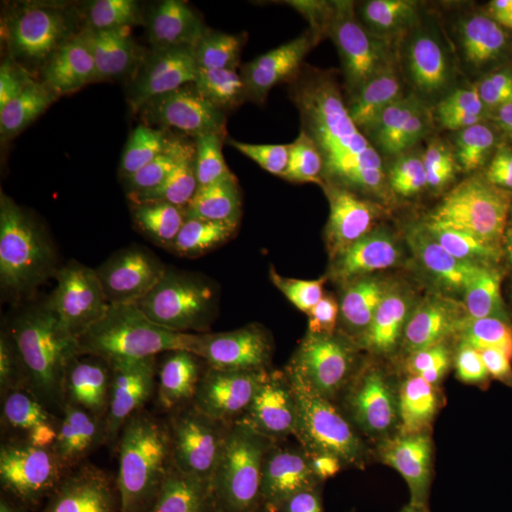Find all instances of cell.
<instances>
[{
  "label": "cell",
  "instance_id": "f546056e",
  "mask_svg": "<svg viewBox=\"0 0 512 512\" xmlns=\"http://www.w3.org/2000/svg\"><path fill=\"white\" fill-rule=\"evenodd\" d=\"M494 303V329L490 360L498 386L512 379V279L501 275L481 276Z\"/></svg>",
  "mask_w": 512,
  "mask_h": 512
},
{
  "label": "cell",
  "instance_id": "d4e9b609",
  "mask_svg": "<svg viewBox=\"0 0 512 512\" xmlns=\"http://www.w3.org/2000/svg\"><path fill=\"white\" fill-rule=\"evenodd\" d=\"M279 218L269 212H254L251 222L227 244L207 258L187 266L192 292L207 291L237 281L264 251Z\"/></svg>",
  "mask_w": 512,
  "mask_h": 512
},
{
  "label": "cell",
  "instance_id": "ba28073f",
  "mask_svg": "<svg viewBox=\"0 0 512 512\" xmlns=\"http://www.w3.org/2000/svg\"><path fill=\"white\" fill-rule=\"evenodd\" d=\"M296 107L291 72L234 74L202 123L198 158L210 164L228 147L292 124Z\"/></svg>",
  "mask_w": 512,
  "mask_h": 512
},
{
  "label": "cell",
  "instance_id": "7a4b0ae2",
  "mask_svg": "<svg viewBox=\"0 0 512 512\" xmlns=\"http://www.w3.org/2000/svg\"><path fill=\"white\" fill-rule=\"evenodd\" d=\"M436 146L450 168L453 195L473 214L485 265L512 279V141L497 111L460 104L439 120Z\"/></svg>",
  "mask_w": 512,
  "mask_h": 512
},
{
  "label": "cell",
  "instance_id": "e0dca14e",
  "mask_svg": "<svg viewBox=\"0 0 512 512\" xmlns=\"http://www.w3.org/2000/svg\"><path fill=\"white\" fill-rule=\"evenodd\" d=\"M200 332L212 352L229 365L255 373L274 342L279 312L248 303L200 306Z\"/></svg>",
  "mask_w": 512,
  "mask_h": 512
},
{
  "label": "cell",
  "instance_id": "74e56055",
  "mask_svg": "<svg viewBox=\"0 0 512 512\" xmlns=\"http://www.w3.org/2000/svg\"><path fill=\"white\" fill-rule=\"evenodd\" d=\"M511 470H512V457H511Z\"/></svg>",
  "mask_w": 512,
  "mask_h": 512
},
{
  "label": "cell",
  "instance_id": "30bf717a",
  "mask_svg": "<svg viewBox=\"0 0 512 512\" xmlns=\"http://www.w3.org/2000/svg\"><path fill=\"white\" fill-rule=\"evenodd\" d=\"M100 30L74 12L40 13L19 33L15 66L20 79L47 92H64L100 62Z\"/></svg>",
  "mask_w": 512,
  "mask_h": 512
},
{
  "label": "cell",
  "instance_id": "ac0fdd59",
  "mask_svg": "<svg viewBox=\"0 0 512 512\" xmlns=\"http://www.w3.org/2000/svg\"><path fill=\"white\" fill-rule=\"evenodd\" d=\"M82 143L69 127L47 123L0 167L3 204L18 205L42 190L79 154Z\"/></svg>",
  "mask_w": 512,
  "mask_h": 512
},
{
  "label": "cell",
  "instance_id": "ffe728a7",
  "mask_svg": "<svg viewBox=\"0 0 512 512\" xmlns=\"http://www.w3.org/2000/svg\"><path fill=\"white\" fill-rule=\"evenodd\" d=\"M291 126L302 143L335 168L352 164L372 148L362 113L349 104L298 101Z\"/></svg>",
  "mask_w": 512,
  "mask_h": 512
},
{
  "label": "cell",
  "instance_id": "d590c367",
  "mask_svg": "<svg viewBox=\"0 0 512 512\" xmlns=\"http://www.w3.org/2000/svg\"><path fill=\"white\" fill-rule=\"evenodd\" d=\"M501 394L498 400V412L503 419L512 421V379L500 387Z\"/></svg>",
  "mask_w": 512,
  "mask_h": 512
},
{
  "label": "cell",
  "instance_id": "44dd1931",
  "mask_svg": "<svg viewBox=\"0 0 512 512\" xmlns=\"http://www.w3.org/2000/svg\"><path fill=\"white\" fill-rule=\"evenodd\" d=\"M366 53L313 46L291 72L296 99L308 104H349L359 100Z\"/></svg>",
  "mask_w": 512,
  "mask_h": 512
},
{
  "label": "cell",
  "instance_id": "f1b7e54d",
  "mask_svg": "<svg viewBox=\"0 0 512 512\" xmlns=\"http://www.w3.org/2000/svg\"><path fill=\"white\" fill-rule=\"evenodd\" d=\"M429 6L446 16L463 33L466 39L464 47L473 66L488 55H494L501 25L500 2L436 0L429 2Z\"/></svg>",
  "mask_w": 512,
  "mask_h": 512
},
{
  "label": "cell",
  "instance_id": "4fadbf2b",
  "mask_svg": "<svg viewBox=\"0 0 512 512\" xmlns=\"http://www.w3.org/2000/svg\"><path fill=\"white\" fill-rule=\"evenodd\" d=\"M119 55L140 86L147 119L183 113L200 97L201 67L192 42L170 45L131 42Z\"/></svg>",
  "mask_w": 512,
  "mask_h": 512
},
{
  "label": "cell",
  "instance_id": "9c48e42d",
  "mask_svg": "<svg viewBox=\"0 0 512 512\" xmlns=\"http://www.w3.org/2000/svg\"><path fill=\"white\" fill-rule=\"evenodd\" d=\"M293 501L241 490L207 456L164 457L156 476L116 508L117 512H292Z\"/></svg>",
  "mask_w": 512,
  "mask_h": 512
},
{
  "label": "cell",
  "instance_id": "4dcf8cb0",
  "mask_svg": "<svg viewBox=\"0 0 512 512\" xmlns=\"http://www.w3.org/2000/svg\"><path fill=\"white\" fill-rule=\"evenodd\" d=\"M507 454L497 444H485L463 473V498L474 503L498 504L503 501L507 481Z\"/></svg>",
  "mask_w": 512,
  "mask_h": 512
},
{
  "label": "cell",
  "instance_id": "603a6c76",
  "mask_svg": "<svg viewBox=\"0 0 512 512\" xmlns=\"http://www.w3.org/2000/svg\"><path fill=\"white\" fill-rule=\"evenodd\" d=\"M254 217L244 198L221 188L210 187L202 192L192 211L180 258L185 266L197 264L239 234Z\"/></svg>",
  "mask_w": 512,
  "mask_h": 512
},
{
  "label": "cell",
  "instance_id": "2e32d148",
  "mask_svg": "<svg viewBox=\"0 0 512 512\" xmlns=\"http://www.w3.org/2000/svg\"><path fill=\"white\" fill-rule=\"evenodd\" d=\"M360 293L352 268L296 281L279 311V326L356 338Z\"/></svg>",
  "mask_w": 512,
  "mask_h": 512
},
{
  "label": "cell",
  "instance_id": "6da1fadb",
  "mask_svg": "<svg viewBox=\"0 0 512 512\" xmlns=\"http://www.w3.org/2000/svg\"><path fill=\"white\" fill-rule=\"evenodd\" d=\"M69 343L5 289L0 293V427L16 447L42 446L89 406Z\"/></svg>",
  "mask_w": 512,
  "mask_h": 512
},
{
  "label": "cell",
  "instance_id": "cb8c5ba5",
  "mask_svg": "<svg viewBox=\"0 0 512 512\" xmlns=\"http://www.w3.org/2000/svg\"><path fill=\"white\" fill-rule=\"evenodd\" d=\"M336 205L303 202L293 207V261L298 281L352 268L333 232Z\"/></svg>",
  "mask_w": 512,
  "mask_h": 512
},
{
  "label": "cell",
  "instance_id": "4316f807",
  "mask_svg": "<svg viewBox=\"0 0 512 512\" xmlns=\"http://www.w3.org/2000/svg\"><path fill=\"white\" fill-rule=\"evenodd\" d=\"M406 417L421 439L458 470H463L485 446V427L490 416L468 421L437 419L424 416L407 403Z\"/></svg>",
  "mask_w": 512,
  "mask_h": 512
},
{
  "label": "cell",
  "instance_id": "e575fe53",
  "mask_svg": "<svg viewBox=\"0 0 512 512\" xmlns=\"http://www.w3.org/2000/svg\"><path fill=\"white\" fill-rule=\"evenodd\" d=\"M453 512H512V504L503 503V501L498 504L474 503L461 498Z\"/></svg>",
  "mask_w": 512,
  "mask_h": 512
},
{
  "label": "cell",
  "instance_id": "836d02e7",
  "mask_svg": "<svg viewBox=\"0 0 512 512\" xmlns=\"http://www.w3.org/2000/svg\"><path fill=\"white\" fill-rule=\"evenodd\" d=\"M501 25L495 42L494 55L500 60L512 93V2H500Z\"/></svg>",
  "mask_w": 512,
  "mask_h": 512
},
{
  "label": "cell",
  "instance_id": "7c38bea8",
  "mask_svg": "<svg viewBox=\"0 0 512 512\" xmlns=\"http://www.w3.org/2000/svg\"><path fill=\"white\" fill-rule=\"evenodd\" d=\"M66 116L83 143L106 140L147 119L140 86L119 53L100 60L77 83Z\"/></svg>",
  "mask_w": 512,
  "mask_h": 512
},
{
  "label": "cell",
  "instance_id": "5b68a950",
  "mask_svg": "<svg viewBox=\"0 0 512 512\" xmlns=\"http://www.w3.org/2000/svg\"><path fill=\"white\" fill-rule=\"evenodd\" d=\"M247 396L208 367L185 372L143 404L165 457L207 456L248 412Z\"/></svg>",
  "mask_w": 512,
  "mask_h": 512
},
{
  "label": "cell",
  "instance_id": "52a82bcc",
  "mask_svg": "<svg viewBox=\"0 0 512 512\" xmlns=\"http://www.w3.org/2000/svg\"><path fill=\"white\" fill-rule=\"evenodd\" d=\"M474 69L466 47H457L443 59L427 64L363 100V119L370 147L394 156L414 127L440 120L450 109L458 84Z\"/></svg>",
  "mask_w": 512,
  "mask_h": 512
},
{
  "label": "cell",
  "instance_id": "5bb4252c",
  "mask_svg": "<svg viewBox=\"0 0 512 512\" xmlns=\"http://www.w3.org/2000/svg\"><path fill=\"white\" fill-rule=\"evenodd\" d=\"M5 494L19 512H117L89 483L72 450L30 461Z\"/></svg>",
  "mask_w": 512,
  "mask_h": 512
},
{
  "label": "cell",
  "instance_id": "9a60e30c",
  "mask_svg": "<svg viewBox=\"0 0 512 512\" xmlns=\"http://www.w3.org/2000/svg\"><path fill=\"white\" fill-rule=\"evenodd\" d=\"M296 276L293 261V221L279 218L264 251L244 275L228 285L192 292L198 306L248 303L266 311L279 312L288 301Z\"/></svg>",
  "mask_w": 512,
  "mask_h": 512
},
{
  "label": "cell",
  "instance_id": "1f68e13d",
  "mask_svg": "<svg viewBox=\"0 0 512 512\" xmlns=\"http://www.w3.org/2000/svg\"><path fill=\"white\" fill-rule=\"evenodd\" d=\"M46 124L39 114L26 109L15 93L5 94L0 103V167L30 143Z\"/></svg>",
  "mask_w": 512,
  "mask_h": 512
},
{
  "label": "cell",
  "instance_id": "277c9868",
  "mask_svg": "<svg viewBox=\"0 0 512 512\" xmlns=\"http://www.w3.org/2000/svg\"><path fill=\"white\" fill-rule=\"evenodd\" d=\"M86 427L73 458L114 508L156 476L164 460L143 404L106 390L83 413Z\"/></svg>",
  "mask_w": 512,
  "mask_h": 512
},
{
  "label": "cell",
  "instance_id": "d6986e66",
  "mask_svg": "<svg viewBox=\"0 0 512 512\" xmlns=\"http://www.w3.org/2000/svg\"><path fill=\"white\" fill-rule=\"evenodd\" d=\"M355 338L281 326L255 375L266 383L293 386L338 363Z\"/></svg>",
  "mask_w": 512,
  "mask_h": 512
},
{
  "label": "cell",
  "instance_id": "83f0119b",
  "mask_svg": "<svg viewBox=\"0 0 512 512\" xmlns=\"http://www.w3.org/2000/svg\"><path fill=\"white\" fill-rule=\"evenodd\" d=\"M343 217L414 264L423 265L430 254L433 217H380L353 210H343Z\"/></svg>",
  "mask_w": 512,
  "mask_h": 512
},
{
  "label": "cell",
  "instance_id": "8992f818",
  "mask_svg": "<svg viewBox=\"0 0 512 512\" xmlns=\"http://www.w3.org/2000/svg\"><path fill=\"white\" fill-rule=\"evenodd\" d=\"M210 165L221 185L264 192L292 207L315 201L338 205V170L302 143L291 124L228 147Z\"/></svg>",
  "mask_w": 512,
  "mask_h": 512
},
{
  "label": "cell",
  "instance_id": "484cf974",
  "mask_svg": "<svg viewBox=\"0 0 512 512\" xmlns=\"http://www.w3.org/2000/svg\"><path fill=\"white\" fill-rule=\"evenodd\" d=\"M207 6L198 0H147L134 10L131 42L170 45L210 33Z\"/></svg>",
  "mask_w": 512,
  "mask_h": 512
},
{
  "label": "cell",
  "instance_id": "8fae6325",
  "mask_svg": "<svg viewBox=\"0 0 512 512\" xmlns=\"http://www.w3.org/2000/svg\"><path fill=\"white\" fill-rule=\"evenodd\" d=\"M313 47L302 28L278 3L248 0L229 16L222 57L232 74L292 72Z\"/></svg>",
  "mask_w": 512,
  "mask_h": 512
},
{
  "label": "cell",
  "instance_id": "7402d4cb",
  "mask_svg": "<svg viewBox=\"0 0 512 512\" xmlns=\"http://www.w3.org/2000/svg\"><path fill=\"white\" fill-rule=\"evenodd\" d=\"M423 266L441 274L484 275L483 232L466 205L453 194L444 210L433 217V242Z\"/></svg>",
  "mask_w": 512,
  "mask_h": 512
},
{
  "label": "cell",
  "instance_id": "d6a6232c",
  "mask_svg": "<svg viewBox=\"0 0 512 512\" xmlns=\"http://www.w3.org/2000/svg\"><path fill=\"white\" fill-rule=\"evenodd\" d=\"M292 512H407L399 497L384 488H373L346 498L293 501Z\"/></svg>",
  "mask_w": 512,
  "mask_h": 512
},
{
  "label": "cell",
  "instance_id": "8d00e7d4",
  "mask_svg": "<svg viewBox=\"0 0 512 512\" xmlns=\"http://www.w3.org/2000/svg\"><path fill=\"white\" fill-rule=\"evenodd\" d=\"M0 512H19L13 501L10 500L8 494L3 493L2 500H0Z\"/></svg>",
  "mask_w": 512,
  "mask_h": 512
},
{
  "label": "cell",
  "instance_id": "3957f363",
  "mask_svg": "<svg viewBox=\"0 0 512 512\" xmlns=\"http://www.w3.org/2000/svg\"><path fill=\"white\" fill-rule=\"evenodd\" d=\"M319 430L302 416L249 404L235 429L207 454L229 483L271 498L311 494L322 461Z\"/></svg>",
  "mask_w": 512,
  "mask_h": 512
}]
</instances>
